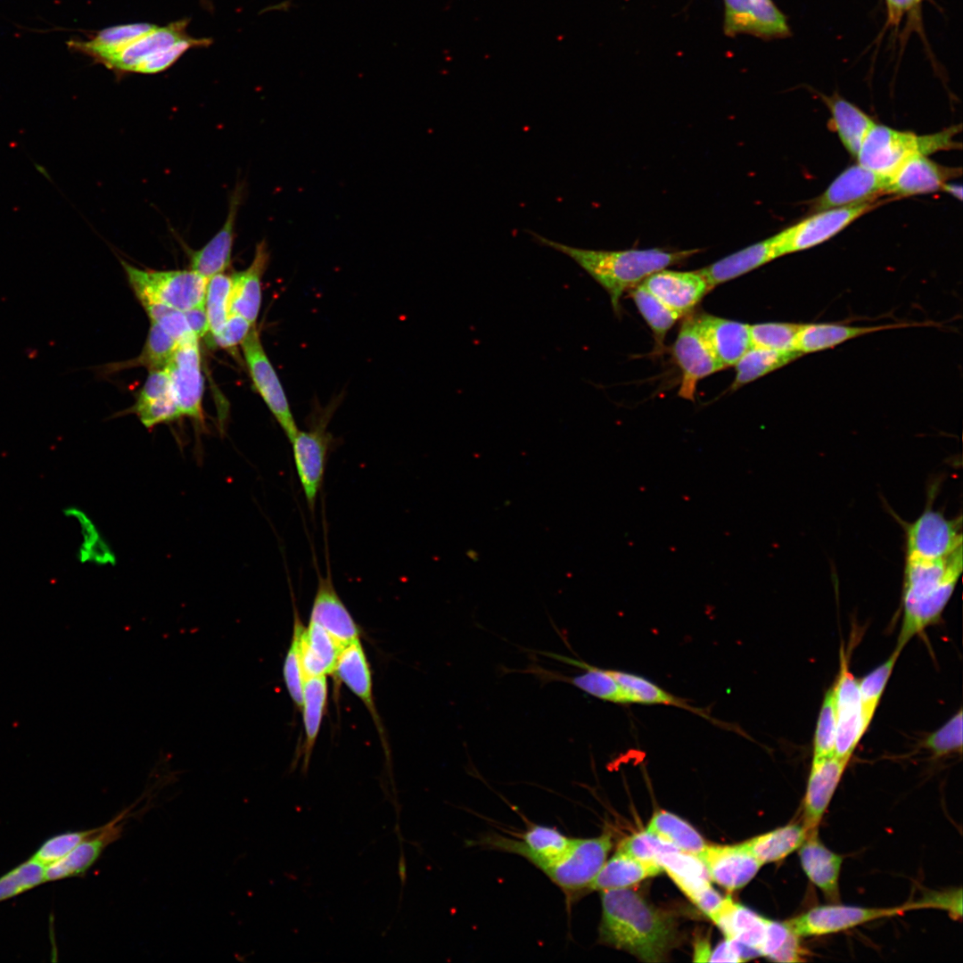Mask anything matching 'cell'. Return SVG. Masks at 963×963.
Listing matches in <instances>:
<instances>
[{
    "label": "cell",
    "instance_id": "cell-11",
    "mask_svg": "<svg viewBox=\"0 0 963 963\" xmlns=\"http://www.w3.org/2000/svg\"><path fill=\"white\" fill-rule=\"evenodd\" d=\"M836 712L835 755L850 761L865 726L858 680L849 671L844 648L840 650V670L834 684Z\"/></svg>",
    "mask_w": 963,
    "mask_h": 963
},
{
    "label": "cell",
    "instance_id": "cell-37",
    "mask_svg": "<svg viewBox=\"0 0 963 963\" xmlns=\"http://www.w3.org/2000/svg\"><path fill=\"white\" fill-rule=\"evenodd\" d=\"M832 122L844 148L857 157L865 136L875 122L861 110L836 95L825 99Z\"/></svg>",
    "mask_w": 963,
    "mask_h": 963
},
{
    "label": "cell",
    "instance_id": "cell-21",
    "mask_svg": "<svg viewBox=\"0 0 963 963\" xmlns=\"http://www.w3.org/2000/svg\"><path fill=\"white\" fill-rule=\"evenodd\" d=\"M848 762V760L841 759L835 754L812 760L803 801L802 826L807 834L819 829V825Z\"/></svg>",
    "mask_w": 963,
    "mask_h": 963
},
{
    "label": "cell",
    "instance_id": "cell-1",
    "mask_svg": "<svg viewBox=\"0 0 963 963\" xmlns=\"http://www.w3.org/2000/svg\"><path fill=\"white\" fill-rule=\"evenodd\" d=\"M600 942L646 962H660L675 942L671 917L627 888L601 891Z\"/></svg>",
    "mask_w": 963,
    "mask_h": 963
},
{
    "label": "cell",
    "instance_id": "cell-54",
    "mask_svg": "<svg viewBox=\"0 0 963 963\" xmlns=\"http://www.w3.org/2000/svg\"><path fill=\"white\" fill-rule=\"evenodd\" d=\"M211 43L210 38H195L188 36L144 61L136 69V73L156 74L164 71L189 49L206 47Z\"/></svg>",
    "mask_w": 963,
    "mask_h": 963
},
{
    "label": "cell",
    "instance_id": "cell-31",
    "mask_svg": "<svg viewBox=\"0 0 963 963\" xmlns=\"http://www.w3.org/2000/svg\"><path fill=\"white\" fill-rule=\"evenodd\" d=\"M778 257L772 236L696 271L712 290L716 285L745 275Z\"/></svg>",
    "mask_w": 963,
    "mask_h": 963
},
{
    "label": "cell",
    "instance_id": "cell-5",
    "mask_svg": "<svg viewBox=\"0 0 963 963\" xmlns=\"http://www.w3.org/2000/svg\"><path fill=\"white\" fill-rule=\"evenodd\" d=\"M141 304L153 302L185 311L204 304L208 281L189 270H145L120 260Z\"/></svg>",
    "mask_w": 963,
    "mask_h": 963
},
{
    "label": "cell",
    "instance_id": "cell-56",
    "mask_svg": "<svg viewBox=\"0 0 963 963\" xmlns=\"http://www.w3.org/2000/svg\"><path fill=\"white\" fill-rule=\"evenodd\" d=\"M255 326L240 315H229L221 332L211 336L212 344L222 349L233 350L242 345Z\"/></svg>",
    "mask_w": 963,
    "mask_h": 963
},
{
    "label": "cell",
    "instance_id": "cell-27",
    "mask_svg": "<svg viewBox=\"0 0 963 963\" xmlns=\"http://www.w3.org/2000/svg\"><path fill=\"white\" fill-rule=\"evenodd\" d=\"M571 841V837L555 827L534 825L521 835L520 840L497 836L488 843L498 849L517 853L540 868L561 856Z\"/></svg>",
    "mask_w": 963,
    "mask_h": 963
},
{
    "label": "cell",
    "instance_id": "cell-19",
    "mask_svg": "<svg viewBox=\"0 0 963 963\" xmlns=\"http://www.w3.org/2000/svg\"><path fill=\"white\" fill-rule=\"evenodd\" d=\"M697 856L704 863L711 880L728 891L746 885L762 865L745 843L734 845L707 844Z\"/></svg>",
    "mask_w": 963,
    "mask_h": 963
},
{
    "label": "cell",
    "instance_id": "cell-29",
    "mask_svg": "<svg viewBox=\"0 0 963 963\" xmlns=\"http://www.w3.org/2000/svg\"><path fill=\"white\" fill-rule=\"evenodd\" d=\"M333 675L364 704L383 738V728L374 700L370 665L359 638L342 649Z\"/></svg>",
    "mask_w": 963,
    "mask_h": 963
},
{
    "label": "cell",
    "instance_id": "cell-32",
    "mask_svg": "<svg viewBox=\"0 0 963 963\" xmlns=\"http://www.w3.org/2000/svg\"><path fill=\"white\" fill-rule=\"evenodd\" d=\"M155 27L156 25L146 22L112 26L99 30L87 40L71 39L67 45L71 51L88 56L95 63L102 64Z\"/></svg>",
    "mask_w": 963,
    "mask_h": 963
},
{
    "label": "cell",
    "instance_id": "cell-30",
    "mask_svg": "<svg viewBox=\"0 0 963 963\" xmlns=\"http://www.w3.org/2000/svg\"><path fill=\"white\" fill-rule=\"evenodd\" d=\"M801 865L807 877L831 901L839 898L838 879L843 858L819 840L818 830L810 832L799 847Z\"/></svg>",
    "mask_w": 963,
    "mask_h": 963
},
{
    "label": "cell",
    "instance_id": "cell-47",
    "mask_svg": "<svg viewBox=\"0 0 963 963\" xmlns=\"http://www.w3.org/2000/svg\"><path fill=\"white\" fill-rule=\"evenodd\" d=\"M178 343L156 323L151 322L148 336L141 354L123 364L128 366H143L150 371L165 368Z\"/></svg>",
    "mask_w": 963,
    "mask_h": 963
},
{
    "label": "cell",
    "instance_id": "cell-36",
    "mask_svg": "<svg viewBox=\"0 0 963 963\" xmlns=\"http://www.w3.org/2000/svg\"><path fill=\"white\" fill-rule=\"evenodd\" d=\"M343 647L321 626L309 621L302 636V665L307 677L333 675Z\"/></svg>",
    "mask_w": 963,
    "mask_h": 963
},
{
    "label": "cell",
    "instance_id": "cell-57",
    "mask_svg": "<svg viewBox=\"0 0 963 963\" xmlns=\"http://www.w3.org/2000/svg\"><path fill=\"white\" fill-rule=\"evenodd\" d=\"M154 323L158 324L178 344L198 339L191 330L183 311L169 308Z\"/></svg>",
    "mask_w": 963,
    "mask_h": 963
},
{
    "label": "cell",
    "instance_id": "cell-58",
    "mask_svg": "<svg viewBox=\"0 0 963 963\" xmlns=\"http://www.w3.org/2000/svg\"><path fill=\"white\" fill-rule=\"evenodd\" d=\"M689 900L712 919L721 907L724 897L712 885H709L694 894Z\"/></svg>",
    "mask_w": 963,
    "mask_h": 963
},
{
    "label": "cell",
    "instance_id": "cell-20",
    "mask_svg": "<svg viewBox=\"0 0 963 963\" xmlns=\"http://www.w3.org/2000/svg\"><path fill=\"white\" fill-rule=\"evenodd\" d=\"M641 284L655 298L681 317L690 311L711 291L697 271L662 269L648 276Z\"/></svg>",
    "mask_w": 963,
    "mask_h": 963
},
{
    "label": "cell",
    "instance_id": "cell-7",
    "mask_svg": "<svg viewBox=\"0 0 963 963\" xmlns=\"http://www.w3.org/2000/svg\"><path fill=\"white\" fill-rule=\"evenodd\" d=\"M333 407L313 416L309 428L298 430L291 440L296 473L311 513L323 486L330 452L335 446V439L327 430Z\"/></svg>",
    "mask_w": 963,
    "mask_h": 963
},
{
    "label": "cell",
    "instance_id": "cell-43",
    "mask_svg": "<svg viewBox=\"0 0 963 963\" xmlns=\"http://www.w3.org/2000/svg\"><path fill=\"white\" fill-rule=\"evenodd\" d=\"M630 295L654 333L655 351H662L667 332L681 316L666 307L641 284L630 289Z\"/></svg>",
    "mask_w": 963,
    "mask_h": 963
},
{
    "label": "cell",
    "instance_id": "cell-22",
    "mask_svg": "<svg viewBox=\"0 0 963 963\" xmlns=\"http://www.w3.org/2000/svg\"><path fill=\"white\" fill-rule=\"evenodd\" d=\"M243 195V185H237L230 197L227 216L222 227L203 247L190 254V269L207 281L223 273L230 264L236 217Z\"/></svg>",
    "mask_w": 963,
    "mask_h": 963
},
{
    "label": "cell",
    "instance_id": "cell-42",
    "mask_svg": "<svg viewBox=\"0 0 963 963\" xmlns=\"http://www.w3.org/2000/svg\"><path fill=\"white\" fill-rule=\"evenodd\" d=\"M646 830L674 845L679 851L699 855L706 847L702 835L686 820L673 813L659 811L651 818Z\"/></svg>",
    "mask_w": 963,
    "mask_h": 963
},
{
    "label": "cell",
    "instance_id": "cell-53",
    "mask_svg": "<svg viewBox=\"0 0 963 963\" xmlns=\"http://www.w3.org/2000/svg\"><path fill=\"white\" fill-rule=\"evenodd\" d=\"M98 827L55 835L45 840L30 857L45 867L60 860L79 843L98 830Z\"/></svg>",
    "mask_w": 963,
    "mask_h": 963
},
{
    "label": "cell",
    "instance_id": "cell-40",
    "mask_svg": "<svg viewBox=\"0 0 963 963\" xmlns=\"http://www.w3.org/2000/svg\"><path fill=\"white\" fill-rule=\"evenodd\" d=\"M807 836L804 827L790 824L745 842L747 849L761 863L783 860L802 845Z\"/></svg>",
    "mask_w": 963,
    "mask_h": 963
},
{
    "label": "cell",
    "instance_id": "cell-38",
    "mask_svg": "<svg viewBox=\"0 0 963 963\" xmlns=\"http://www.w3.org/2000/svg\"><path fill=\"white\" fill-rule=\"evenodd\" d=\"M656 862L688 899L711 885L707 868L697 855L673 850L661 854Z\"/></svg>",
    "mask_w": 963,
    "mask_h": 963
},
{
    "label": "cell",
    "instance_id": "cell-44",
    "mask_svg": "<svg viewBox=\"0 0 963 963\" xmlns=\"http://www.w3.org/2000/svg\"><path fill=\"white\" fill-rule=\"evenodd\" d=\"M901 652V649L895 647L886 661L858 680L863 720L867 728L876 713Z\"/></svg>",
    "mask_w": 963,
    "mask_h": 963
},
{
    "label": "cell",
    "instance_id": "cell-23",
    "mask_svg": "<svg viewBox=\"0 0 963 963\" xmlns=\"http://www.w3.org/2000/svg\"><path fill=\"white\" fill-rule=\"evenodd\" d=\"M960 174V169L941 166L926 155L915 154L906 159L890 176L886 193L908 196L942 190L947 180Z\"/></svg>",
    "mask_w": 963,
    "mask_h": 963
},
{
    "label": "cell",
    "instance_id": "cell-35",
    "mask_svg": "<svg viewBox=\"0 0 963 963\" xmlns=\"http://www.w3.org/2000/svg\"><path fill=\"white\" fill-rule=\"evenodd\" d=\"M612 675L621 686L624 704H639L645 705L664 704L693 712L705 719L712 720V718L704 710L688 704L685 699L679 698L666 691L652 680L636 673L611 669Z\"/></svg>",
    "mask_w": 963,
    "mask_h": 963
},
{
    "label": "cell",
    "instance_id": "cell-51",
    "mask_svg": "<svg viewBox=\"0 0 963 963\" xmlns=\"http://www.w3.org/2000/svg\"><path fill=\"white\" fill-rule=\"evenodd\" d=\"M959 709L941 728L931 733L924 741V745L934 757H942L951 753H961L963 745V719Z\"/></svg>",
    "mask_w": 963,
    "mask_h": 963
},
{
    "label": "cell",
    "instance_id": "cell-24",
    "mask_svg": "<svg viewBox=\"0 0 963 963\" xmlns=\"http://www.w3.org/2000/svg\"><path fill=\"white\" fill-rule=\"evenodd\" d=\"M696 326L718 361L734 366L752 346L750 325L709 314L696 318Z\"/></svg>",
    "mask_w": 963,
    "mask_h": 963
},
{
    "label": "cell",
    "instance_id": "cell-33",
    "mask_svg": "<svg viewBox=\"0 0 963 963\" xmlns=\"http://www.w3.org/2000/svg\"><path fill=\"white\" fill-rule=\"evenodd\" d=\"M662 871L658 864L637 860L617 849L613 856L605 860L588 890L601 892L630 887Z\"/></svg>",
    "mask_w": 963,
    "mask_h": 963
},
{
    "label": "cell",
    "instance_id": "cell-16",
    "mask_svg": "<svg viewBox=\"0 0 963 963\" xmlns=\"http://www.w3.org/2000/svg\"><path fill=\"white\" fill-rule=\"evenodd\" d=\"M889 177L877 174L859 163L844 170L813 202L820 211L874 202L886 193Z\"/></svg>",
    "mask_w": 963,
    "mask_h": 963
},
{
    "label": "cell",
    "instance_id": "cell-3",
    "mask_svg": "<svg viewBox=\"0 0 963 963\" xmlns=\"http://www.w3.org/2000/svg\"><path fill=\"white\" fill-rule=\"evenodd\" d=\"M537 241L572 258L609 294L616 315L622 294L640 284L648 276L681 262L697 249L666 251L662 249L597 251L577 248L534 235Z\"/></svg>",
    "mask_w": 963,
    "mask_h": 963
},
{
    "label": "cell",
    "instance_id": "cell-9",
    "mask_svg": "<svg viewBox=\"0 0 963 963\" xmlns=\"http://www.w3.org/2000/svg\"><path fill=\"white\" fill-rule=\"evenodd\" d=\"M878 205L869 202L816 211L773 236L778 254L780 257L820 244Z\"/></svg>",
    "mask_w": 963,
    "mask_h": 963
},
{
    "label": "cell",
    "instance_id": "cell-25",
    "mask_svg": "<svg viewBox=\"0 0 963 963\" xmlns=\"http://www.w3.org/2000/svg\"><path fill=\"white\" fill-rule=\"evenodd\" d=\"M186 19L171 22L164 27L156 26L119 53L105 60L102 65L114 73L123 75L136 73L138 66L152 55L188 37Z\"/></svg>",
    "mask_w": 963,
    "mask_h": 963
},
{
    "label": "cell",
    "instance_id": "cell-4",
    "mask_svg": "<svg viewBox=\"0 0 963 963\" xmlns=\"http://www.w3.org/2000/svg\"><path fill=\"white\" fill-rule=\"evenodd\" d=\"M956 127L941 132L917 136L876 123L865 136L857 154L858 163L877 174L889 177L909 157L927 155L956 147Z\"/></svg>",
    "mask_w": 963,
    "mask_h": 963
},
{
    "label": "cell",
    "instance_id": "cell-52",
    "mask_svg": "<svg viewBox=\"0 0 963 963\" xmlns=\"http://www.w3.org/2000/svg\"><path fill=\"white\" fill-rule=\"evenodd\" d=\"M618 850L637 860L655 863L663 852L679 850L655 834L645 830L624 839Z\"/></svg>",
    "mask_w": 963,
    "mask_h": 963
},
{
    "label": "cell",
    "instance_id": "cell-59",
    "mask_svg": "<svg viewBox=\"0 0 963 963\" xmlns=\"http://www.w3.org/2000/svg\"><path fill=\"white\" fill-rule=\"evenodd\" d=\"M705 961L711 962H741L743 961L739 945L737 942L725 939V941L720 942L713 950L711 948L706 956Z\"/></svg>",
    "mask_w": 963,
    "mask_h": 963
},
{
    "label": "cell",
    "instance_id": "cell-62",
    "mask_svg": "<svg viewBox=\"0 0 963 963\" xmlns=\"http://www.w3.org/2000/svg\"><path fill=\"white\" fill-rule=\"evenodd\" d=\"M942 190H943L946 193L951 194L952 196H954L955 198H957L959 200L962 199V187H961L960 185H957V184H954V183H947L946 182L942 185Z\"/></svg>",
    "mask_w": 963,
    "mask_h": 963
},
{
    "label": "cell",
    "instance_id": "cell-61",
    "mask_svg": "<svg viewBox=\"0 0 963 963\" xmlns=\"http://www.w3.org/2000/svg\"><path fill=\"white\" fill-rule=\"evenodd\" d=\"M921 0H885L888 19L891 24L900 22L903 14L917 5Z\"/></svg>",
    "mask_w": 963,
    "mask_h": 963
},
{
    "label": "cell",
    "instance_id": "cell-55",
    "mask_svg": "<svg viewBox=\"0 0 963 963\" xmlns=\"http://www.w3.org/2000/svg\"><path fill=\"white\" fill-rule=\"evenodd\" d=\"M131 411L139 417L146 428L156 424L172 422L182 416L172 394L162 396L143 403H135Z\"/></svg>",
    "mask_w": 963,
    "mask_h": 963
},
{
    "label": "cell",
    "instance_id": "cell-15",
    "mask_svg": "<svg viewBox=\"0 0 963 963\" xmlns=\"http://www.w3.org/2000/svg\"><path fill=\"white\" fill-rule=\"evenodd\" d=\"M134 806L126 809L115 819L79 843L70 853L45 868L46 882L81 877L98 860L103 851L121 835L126 820Z\"/></svg>",
    "mask_w": 963,
    "mask_h": 963
},
{
    "label": "cell",
    "instance_id": "cell-48",
    "mask_svg": "<svg viewBox=\"0 0 963 963\" xmlns=\"http://www.w3.org/2000/svg\"><path fill=\"white\" fill-rule=\"evenodd\" d=\"M45 867L29 858L0 877V902L45 883Z\"/></svg>",
    "mask_w": 963,
    "mask_h": 963
},
{
    "label": "cell",
    "instance_id": "cell-60",
    "mask_svg": "<svg viewBox=\"0 0 963 963\" xmlns=\"http://www.w3.org/2000/svg\"><path fill=\"white\" fill-rule=\"evenodd\" d=\"M193 333L199 338L209 331V322L204 304L183 311Z\"/></svg>",
    "mask_w": 963,
    "mask_h": 963
},
{
    "label": "cell",
    "instance_id": "cell-18",
    "mask_svg": "<svg viewBox=\"0 0 963 963\" xmlns=\"http://www.w3.org/2000/svg\"><path fill=\"white\" fill-rule=\"evenodd\" d=\"M309 621L325 629L342 647L359 638V627L334 588L327 558L325 575L318 572Z\"/></svg>",
    "mask_w": 963,
    "mask_h": 963
},
{
    "label": "cell",
    "instance_id": "cell-17",
    "mask_svg": "<svg viewBox=\"0 0 963 963\" xmlns=\"http://www.w3.org/2000/svg\"><path fill=\"white\" fill-rule=\"evenodd\" d=\"M724 30L728 36L778 37L789 32L784 14L772 0H724Z\"/></svg>",
    "mask_w": 963,
    "mask_h": 963
},
{
    "label": "cell",
    "instance_id": "cell-6",
    "mask_svg": "<svg viewBox=\"0 0 963 963\" xmlns=\"http://www.w3.org/2000/svg\"><path fill=\"white\" fill-rule=\"evenodd\" d=\"M613 846L610 832L591 838H572L564 853L539 869L564 893L570 901L588 891Z\"/></svg>",
    "mask_w": 963,
    "mask_h": 963
},
{
    "label": "cell",
    "instance_id": "cell-49",
    "mask_svg": "<svg viewBox=\"0 0 963 963\" xmlns=\"http://www.w3.org/2000/svg\"><path fill=\"white\" fill-rule=\"evenodd\" d=\"M801 326L802 324L779 322L750 325L752 345L778 351L797 352L795 341Z\"/></svg>",
    "mask_w": 963,
    "mask_h": 963
},
{
    "label": "cell",
    "instance_id": "cell-14",
    "mask_svg": "<svg viewBox=\"0 0 963 963\" xmlns=\"http://www.w3.org/2000/svg\"><path fill=\"white\" fill-rule=\"evenodd\" d=\"M673 357L681 370L678 395L694 401L697 383L725 367L718 361L701 335L696 318L683 322L672 347Z\"/></svg>",
    "mask_w": 963,
    "mask_h": 963
},
{
    "label": "cell",
    "instance_id": "cell-45",
    "mask_svg": "<svg viewBox=\"0 0 963 963\" xmlns=\"http://www.w3.org/2000/svg\"><path fill=\"white\" fill-rule=\"evenodd\" d=\"M293 631L292 641L284 663V679L287 691L294 704L300 710L305 674L302 665V636L305 630L299 613L293 605Z\"/></svg>",
    "mask_w": 963,
    "mask_h": 963
},
{
    "label": "cell",
    "instance_id": "cell-39",
    "mask_svg": "<svg viewBox=\"0 0 963 963\" xmlns=\"http://www.w3.org/2000/svg\"><path fill=\"white\" fill-rule=\"evenodd\" d=\"M327 695L326 676H312L305 679L300 709L303 713L305 730L303 771L308 770L309 759L319 733L327 704Z\"/></svg>",
    "mask_w": 963,
    "mask_h": 963
},
{
    "label": "cell",
    "instance_id": "cell-34",
    "mask_svg": "<svg viewBox=\"0 0 963 963\" xmlns=\"http://www.w3.org/2000/svg\"><path fill=\"white\" fill-rule=\"evenodd\" d=\"M907 324L883 325L876 326H848L838 324H802L795 341V350L800 354L816 352L832 348L848 340L878 332L907 326Z\"/></svg>",
    "mask_w": 963,
    "mask_h": 963
},
{
    "label": "cell",
    "instance_id": "cell-28",
    "mask_svg": "<svg viewBox=\"0 0 963 963\" xmlns=\"http://www.w3.org/2000/svg\"><path fill=\"white\" fill-rule=\"evenodd\" d=\"M712 920L726 939L745 945L761 956L770 919L734 902L730 897H724L721 907Z\"/></svg>",
    "mask_w": 963,
    "mask_h": 963
},
{
    "label": "cell",
    "instance_id": "cell-46",
    "mask_svg": "<svg viewBox=\"0 0 963 963\" xmlns=\"http://www.w3.org/2000/svg\"><path fill=\"white\" fill-rule=\"evenodd\" d=\"M230 291L231 276L221 273L208 280L204 308L211 336L221 332L229 317Z\"/></svg>",
    "mask_w": 963,
    "mask_h": 963
},
{
    "label": "cell",
    "instance_id": "cell-63",
    "mask_svg": "<svg viewBox=\"0 0 963 963\" xmlns=\"http://www.w3.org/2000/svg\"><path fill=\"white\" fill-rule=\"evenodd\" d=\"M399 875L400 877L401 885L403 886L407 879V867L403 852H401L400 858L399 860Z\"/></svg>",
    "mask_w": 963,
    "mask_h": 963
},
{
    "label": "cell",
    "instance_id": "cell-12",
    "mask_svg": "<svg viewBox=\"0 0 963 963\" xmlns=\"http://www.w3.org/2000/svg\"><path fill=\"white\" fill-rule=\"evenodd\" d=\"M165 368L181 415L202 424L203 377L198 339L178 344Z\"/></svg>",
    "mask_w": 963,
    "mask_h": 963
},
{
    "label": "cell",
    "instance_id": "cell-8",
    "mask_svg": "<svg viewBox=\"0 0 963 963\" xmlns=\"http://www.w3.org/2000/svg\"><path fill=\"white\" fill-rule=\"evenodd\" d=\"M899 520L904 531V556L937 559L963 547L961 515L947 518L928 504L913 522Z\"/></svg>",
    "mask_w": 963,
    "mask_h": 963
},
{
    "label": "cell",
    "instance_id": "cell-26",
    "mask_svg": "<svg viewBox=\"0 0 963 963\" xmlns=\"http://www.w3.org/2000/svg\"><path fill=\"white\" fill-rule=\"evenodd\" d=\"M268 261L269 251L262 241L256 246L251 265L231 275L229 315H240L256 325L261 304V279Z\"/></svg>",
    "mask_w": 963,
    "mask_h": 963
},
{
    "label": "cell",
    "instance_id": "cell-13",
    "mask_svg": "<svg viewBox=\"0 0 963 963\" xmlns=\"http://www.w3.org/2000/svg\"><path fill=\"white\" fill-rule=\"evenodd\" d=\"M906 908H865L829 904L817 906L787 922L799 936L824 935L844 931L875 919L899 915Z\"/></svg>",
    "mask_w": 963,
    "mask_h": 963
},
{
    "label": "cell",
    "instance_id": "cell-10",
    "mask_svg": "<svg viewBox=\"0 0 963 963\" xmlns=\"http://www.w3.org/2000/svg\"><path fill=\"white\" fill-rule=\"evenodd\" d=\"M242 348L256 391L291 442L299 429L282 383L263 348L256 326L243 341Z\"/></svg>",
    "mask_w": 963,
    "mask_h": 963
},
{
    "label": "cell",
    "instance_id": "cell-50",
    "mask_svg": "<svg viewBox=\"0 0 963 963\" xmlns=\"http://www.w3.org/2000/svg\"><path fill=\"white\" fill-rule=\"evenodd\" d=\"M836 734V712L835 688L832 686L825 694L813 738V760L835 754Z\"/></svg>",
    "mask_w": 963,
    "mask_h": 963
},
{
    "label": "cell",
    "instance_id": "cell-41",
    "mask_svg": "<svg viewBox=\"0 0 963 963\" xmlns=\"http://www.w3.org/2000/svg\"><path fill=\"white\" fill-rule=\"evenodd\" d=\"M801 355L798 352L778 351L752 345L734 365L736 377L731 389L735 391L788 364Z\"/></svg>",
    "mask_w": 963,
    "mask_h": 963
},
{
    "label": "cell",
    "instance_id": "cell-2",
    "mask_svg": "<svg viewBox=\"0 0 963 963\" xmlns=\"http://www.w3.org/2000/svg\"><path fill=\"white\" fill-rule=\"evenodd\" d=\"M963 571V547L937 559L904 557L902 620L896 647L937 623Z\"/></svg>",
    "mask_w": 963,
    "mask_h": 963
}]
</instances>
